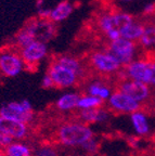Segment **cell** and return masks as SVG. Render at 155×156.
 Masks as SVG:
<instances>
[{
	"mask_svg": "<svg viewBox=\"0 0 155 156\" xmlns=\"http://www.w3.org/2000/svg\"><path fill=\"white\" fill-rule=\"evenodd\" d=\"M132 22H135L132 15L116 10L102 13L97 20V26L109 42H112L121 38V30Z\"/></svg>",
	"mask_w": 155,
	"mask_h": 156,
	"instance_id": "6da1fadb",
	"label": "cell"
},
{
	"mask_svg": "<svg viewBox=\"0 0 155 156\" xmlns=\"http://www.w3.org/2000/svg\"><path fill=\"white\" fill-rule=\"evenodd\" d=\"M93 138V131L82 122H67L58 129V140L65 146H81Z\"/></svg>",
	"mask_w": 155,
	"mask_h": 156,
	"instance_id": "7a4b0ae2",
	"label": "cell"
},
{
	"mask_svg": "<svg viewBox=\"0 0 155 156\" xmlns=\"http://www.w3.org/2000/svg\"><path fill=\"white\" fill-rule=\"evenodd\" d=\"M0 116L28 125L34 119V110L28 100L11 101L0 107Z\"/></svg>",
	"mask_w": 155,
	"mask_h": 156,
	"instance_id": "3957f363",
	"label": "cell"
},
{
	"mask_svg": "<svg viewBox=\"0 0 155 156\" xmlns=\"http://www.w3.org/2000/svg\"><path fill=\"white\" fill-rule=\"evenodd\" d=\"M91 67L102 75H111L121 71V64L107 50L93 51L89 56Z\"/></svg>",
	"mask_w": 155,
	"mask_h": 156,
	"instance_id": "277c9868",
	"label": "cell"
},
{
	"mask_svg": "<svg viewBox=\"0 0 155 156\" xmlns=\"http://www.w3.org/2000/svg\"><path fill=\"white\" fill-rule=\"evenodd\" d=\"M26 68L20 52L15 50L0 51V74L7 78L19 76Z\"/></svg>",
	"mask_w": 155,
	"mask_h": 156,
	"instance_id": "5b68a950",
	"label": "cell"
},
{
	"mask_svg": "<svg viewBox=\"0 0 155 156\" xmlns=\"http://www.w3.org/2000/svg\"><path fill=\"white\" fill-rule=\"evenodd\" d=\"M137 47L138 46L135 41H130L121 37L115 41L109 42L106 50L121 64V66H126L133 61Z\"/></svg>",
	"mask_w": 155,
	"mask_h": 156,
	"instance_id": "8992f818",
	"label": "cell"
},
{
	"mask_svg": "<svg viewBox=\"0 0 155 156\" xmlns=\"http://www.w3.org/2000/svg\"><path fill=\"white\" fill-rule=\"evenodd\" d=\"M47 74L53 80L54 87L60 89H66L75 86L78 81V78L80 77L75 72L64 67L56 61H52V63L50 64Z\"/></svg>",
	"mask_w": 155,
	"mask_h": 156,
	"instance_id": "52a82bcc",
	"label": "cell"
},
{
	"mask_svg": "<svg viewBox=\"0 0 155 156\" xmlns=\"http://www.w3.org/2000/svg\"><path fill=\"white\" fill-rule=\"evenodd\" d=\"M49 52L48 44L40 40H35L20 50V54L22 56L26 68L36 67L42 60L47 58Z\"/></svg>",
	"mask_w": 155,
	"mask_h": 156,
	"instance_id": "ba28073f",
	"label": "cell"
},
{
	"mask_svg": "<svg viewBox=\"0 0 155 156\" xmlns=\"http://www.w3.org/2000/svg\"><path fill=\"white\" fill-rule=\"evenodd\" d=\"M124 73L126 78L132 80L141 81L143 83H150L151 74H152V63L144 58L137 60L125 66Z\"/></svg>",
	"mask_w": 155,
	"mask_h": 156,
	"instance_id": "9c48e42d",
	"label": "cell"
},
{
	"mask_svg": "<svg viewBox=\"0 0 155 156\" xmlns=\"http://www.w3.org/2000/svg\"><path fill=\"white\" fill-rule=\"evenodd\" d=\"M24 26L35 35L37 40L44 41L46 44L56 36V27L54 23L49 20H41L38 17L28 21Z\"/></svg>",
	"mask_w": 155,
	"mask_h": 156,
	"instance_id": "30bf717a",
	"label": "cell"
},
{
	"mask_svg": "<svg viewBox=\"0 0 155 156\" xmlns=\"http://www.w3.org/2000/svg\"><path fill=\"white\" fill-rule=\"evenodd\" d=\"M118 91L132 98L137 102H142V101L146 100L150 95V89L146 86V83L128 79L126 77H124L123 80L119 83Z\"/></svg>",
	"mask_w": 155,
	"mask_h": 156,
	"instance_id": "8fae6325",
	"label": "cell"
},
{
	"mask_svg": "<svg viewBox=\"0 0 155 156\" xmlns=\"http://www.w3.org/2000/svg\"><path fill=\"white\" fill-rule=\"evenodd\" d=\"M107 103L113 111L121 113H136L140 108L139 102L118 90L112 93Z\"/></svg>",
	"mask_w": 155,
	"mask_h": 156,
	"instance_id": "7c38bea8",
	"label": "cell"
},
{
	"mask_svg": "<svg viewBox=\"0 0 155 156\" xmlns=\"http://www.w3.org/2000/svg\"><path fill=\"white\" fill-rule=\"evenodd\" d=\"M0 130L9 134L13 140H22L28 134V126L23 122L0 116Z\"/></svg>",
	"mask_w": 155,
	"mask_h": 156,
	"instance_id": "4fadbf2b",
	"label": "cell"
},
{
	"mask_svg": "<svg viewBox=\"0 0 155 156\" xmlns=\"http://www.w3.org/2000/svg\"><path fill=\"white\" fill-rule=\"evenodd\" d=\"M75 5L68 0H63L61 2L56 3L53 8H50V15H49V21L56 24V23L64 22L65 20L72 15L74 12Z\"/></svg>",
	"mask_w": 155,
	"mask_h": 156,
	"instance_id": "5bb4252c",
	"label": "cell"
},
{
	"mask_svg": "<svg viewBox=\"0 0 155 156\" xmlns=\"http://www.w3.org/2000/svg\"><path fill=\"white\" fill-rule=\"evenodd\" d=\"M109 118L107 111L100 108H93V110H85L80 111L79 119L82 124H98V122H104Z\"/></svg>",
	"mask_w": 155,
	"mask_h": 156,
	"instance_id": "9a60e30c",
	"label": "cell"
},
{
	"mask_svg": "<svg viewBox=\"0 0 155 156\" xmlns=\"http://www.w3.org/2000/svg\"><path fill=\"white\" fill-rule=\"evenodd\" d=\"M80 95L77 92H65L62 94L58 100L56 101V106L59 111L62 112H68L77 108L78 101H79Z\"/></svg>",
	"mask_w": 155,
	"mask_h": 156,
	"instance_id": "2e32d148",
	"label": "cell"
},
{
	"mask_svg": "<svg viewBox=\"0 0 155 156\" xmlns=\"http://www.w3.org/2000/svg\"><path fill=\"white\" fill-rule=\"evenodd\" d=\"M144 28H146V25L138 22H132L121 29V37L130 41H137V40L139 41V39L144 33Z\"/></svg>",
	"mask_w": 155,
	"mask_h": 156,
	"instance_id": "e0dca14e",
	"label": "cell"
},
{
	"mask_svg": "<svg viewBox=\"0 0 155 156\" xmlns=\"http://www.w3.org/2000/svg\"><path fill=\"white\" fill-rule=\"evenodd\" d=\"M87 94L99 98L102 101L109 100L112 95L111 88L102 81H92L87 87Z\"/></svg>",
	"mask_w": 155,
	"mask_h": 156,
	"instance_id": "ac0fdd59",
	"label": "cell"
},
{
	"mask_svg": "<svg viewBox=\"0 0 155 156\" xmlns=\"http://www.w3.org/2000/svg\"><path fill=\"white\" fill-rule=\"evenodd\" d=\"M56 62H58L59 64L63 65L64 67L68 68L70 71L75 72L77 75L81 76L82 72H84V68H82V65L80 63V61L77 58L72 55H68V54H65V55H60L54 60Z\"/></svg>",
	"mask_w": 155,
	"mask_h": 156,
	"instance_id": "d6986e66",
	"label": "cell"
},
{
	"mask_svg": "<svg viewBox=\"0 0 155 156\" xmlns=\"http://www.w3.org/2000/svg\"><path fill=\"white\" fill-rule=\"evenodd\" d=\"M8 156H33V150L31 146L23 142H13L5 150Z\"/></svg>",
	"mask_w": 155,
	"mask_h": 156,
	"instance_id": "ffe728a7",
	"label": "cell"
},
{
	"mask_svg": "<svg viewBox=\"0 0 155 156\" xmlns=\"http://www.w3.org/2000/svg\"><path fill=\"white\" fill-rule=\"evenodd\" d=\"M35 40H37L35 35L33 34L29 29H27L26 27H23L22 29H20L17 34L14 37V44L19 50H21L24 47L28 46L29 44L34 42Z\"/></svg>",
	"mask_w": 155,
	"mask_h": 156,
	"instance_id": "44dd1931",
	"label": "cell"
},
{
	"mask_svg": "<svg viewBox=\"0 0 155 156\" xmlns=\"http://www.w3.org/2000/svg\"><path fill=\"white\" fill-rule=\"evenodd\" d=\"M103 102H104V101H102L101 99L93 97V95H90V94L80 95L77 108L80 111L100 108V107H102V105H103Z\"/></svg>",
	"mask_w": 155,
	"mask_h": 156,
	"instance_id": "7402d4cb",
	"label": "cell"
},
{
	"mask_svg": "<svg viewBox=\"0 0 155 156\" xmlns=\"http://www.w3.org/2000/svg\"><path fill=\"white\" fill-rule=\"evenodd\" d=\"M139 46L146 50L155 46V24L146 25L144 33L139 39Z\"/></svg>",
	"mask_w": 155,
	"mask_h": 156,
	"instance_id": "603a6c76",
	"label": "cell"
},
{
	"mask_svg": "<svg viewBox=\"0 0 155 156\" xmlns=\"http://www.w3.org/2000/svg\"><path fill=\"white\" fill-rule=\"evenodd\" d=\"M131 122H132V126L137 131V133L143 136V134H146L149 132L148 120H146L144 114H142V113H132L131 114Z\"/></svg>",
	"mask_w": 155,
	"mask_h": 156,
	"instance_id": "cb8c5ba5",
	"label": "cell"
},
{
	"mask_svg": "<svg viewBox=\"0 0 155 156\" xmlns=\"http://www.w3.org/2000/svg\"><path fill=\"white\" fill-rule=\"evenodd\" d=\"M34 156H59V154L53 146L41 145L34 152Z\"/></svg>",
	"mask_w": 155,
	"mask_h": 156,
	"instance_id": "d4e9b609",
	"label": "cell"
},
{
	"mask_svg": "<svg viewBox=\"0 0 155 156\" xmlns=\"http://www.w3.org/2000/svg\"><path fill=\"white\" fill-rule=\"evenodd\" d=\"M80 147L82 150H85L86 152H88V153H96L98 151V149H99V142L95 138H91L90 140H88L87 142L82 144Z\"/></svg>",
	"mask_w": 155,
	"mask_h": 156,
	"instance_id": "484cf974",
	"label": "cell"
},
{
	"mask_svg": "<svg viewBox=\"0 0 155 156\" xmlns=\"http://www.w3.org/2000/svg\"><path fill=\"white\" fill-rule=\"evenodd\" d=\"M13 142H14V140L9 134L0 130V150H5Z\"/></svg>",
	"mask_w": 155,
	"mask_h": 156,
	"instance_id": "4316f807",
	"label": "cell"
},
{
	"mask_svg": "<svg viewBox=\"0 0 155 156\" xmlns=\"http://www.w3.org/2000/svg\"><path fill=\"white\" fill-rule=\"evenodd\" d=\"M41 87L45 88V89H51V88L54 87L53 80L51 79V77L48 74H46V75L42 77V79H41Z\"/></svg>",
	"mask_w": 155,
	"mask_h": 156,
	"instance_id": "83f0119b",
	"label": "cell"
},
{
	"mask_svg": "<svg viewBox=\"0 0 155 156\" xmlns=\"http://www.w3.org/2000/svg\"><path fill=\"white\" fill-rule=\"evenodd\" d=\"M150 83L155 85V63H152V74H151Z\"/></svg>",
	"mask_w": 155,
	"mask_h": 156,
	"instance_id": "f1b7e54d",
	"label": "cell"
},
{
	"mask_svg": "<svg viewBox=\"0 0 155 156\" xmlns=\"http://www.w3.org/2000/svg\"><path fill=\"white\" fill-rule=\"evenodd\" d=\"M0 156H8L5 150H0Z\"/></svg>",
	"mask_w": 155,
	"mask_h": 156,
	"instance_id": "f546056e",
	"label": "cell"
},
{
	"mask_svg": "<svg viewBox=\"0 0 155 156\" xmlns=\"http://www.w3.org/2000/svg\"><path fill=\"white\" fill-rule=\"evenodd\" d=\"M119 1H123V2H128V1H131V0H119Z\"/></svg>",
	"mask_w": 155,
	"mask_h": 156,
	"instance_id": "4dcf8cb0",
	"label": "cell"
}]
</instances>
